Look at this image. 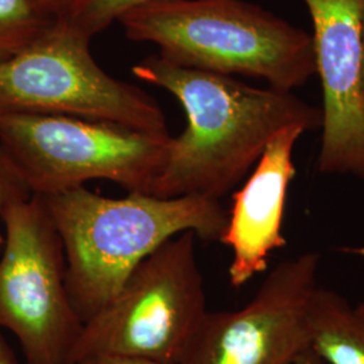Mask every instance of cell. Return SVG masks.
<instances>
[{
    "label": "cell",
    "mask_w": 364,
    "mask_h": 364,
    "mask_svg": "<svg viewBox=\"0 0 364 364\" xmlns=\"http://www.w3.org/2000/svg\"><path fill=\"white\" fill-rule=\"evenodd\" d=\"M313 23L316 73L321 81L323 174L364 180V99L360 22L364 0H304Z\"/></svg>",
    "instance_id": "9c48e42d"
},
{
    "label": "cell",
    "mask_w": 364,
    "mask_h": 364,
    "mask_svg": "<svg viewBox=\"0 0 364 364\" xmlns=\"http://www.w3.org/2000/svg\"><path fill=\"white\" fill-rule=\"evenodd\" d=\"M170 134L69 115H0V144L33 195H58L91 180L153 195Z\"/></svg>",
    "instance_id": "277c9868"
},
{
    "label": "cell",
    "mask_w": 364,
    "mask_h": 364,
    "mask_svg": "<svg viewBox=\"0 0 364 364\" xmlns=\"http://www.w3.org/2000/svg\"><path fill=\"white\" fill-rule=\"evenodd\" d=\"M156 1L165 0H66L55 16L78 33L93 38L124 14Z\"/></svg>",
    "instance_id": "4fadbf2b"
},
{
    "label": "cell",
    "mask_w": 364,
    "mask_h": 364,
    "mask_svg": "<svg viewBox=\"0 0 364 364\" xmlns=\"http://www.w3.org/2000/svg\"><path fill=\"white\" fill-rule=\"evenodd\" d=\"M54 18L31 0H0V63L26 49L48 30Z\"/></svg>",
    "instance_id": "7c38bea8"
},
{
    "label": "cell",
    "mask_w": 364,
    "mask_h": 364,
    "mask_svg": "<svg viewBox=\"0 0 364 364\" xmlns=\"http://www.w3.org/2000/svg\"><path fill=\"white\" fill-rule=\"evenodd\" d=\"M31 1L43 13L55 16L61 10V7L65 4L66 0H31Z\"/></svg>",
    "instance_id": "2e32d148"
},
{
    "label": "cell",
    "mask_w": 364,
    "mask_h": 364,
    "mask_svg": "<svg viewBox=\"0 0 364 364\" xmlns=\"http://www.w3.org/2000/svg\"><path fill=\"white\" fill-rule=\"evenodd\" d=\"M77 364H156L136 359V358H127V356H117V355H92L88 358H84Z\"/></svg>",
    "instance_id": "9a60e30c"
},
{
    "label": "cell",
    "mask_w": 364,
    "mask_h": 364,
    "mask_svg": "<svg viewBox=\"0 0 364 364\" xmlns=\"http://www.w3.org/2000/svg\"><path fill=\"white\" fill-rule=\"evenodd\" d=\"M43 198L64 245L69 299L82 323L171 237L192 231L204 242H220L228 219L221 200L207 196L112 198L80 186Z\"/></svg>",
    "instance_id": "7a4b0ae2"
},
{
    "label": "cell",
    "mask_w": 364,
    "mask_h": 364,
    "mask_svg": "<svg viewBox=\"0 0 364 364\" xmlns=\"http://www.w3.org/2000/svg\"><path fill=\"white\" fill-rule=\"evenodd\" d=\"M311 350L326 364H364V304L321 287L309 308Z\"/></svg>",
    "instance_id": "8fae6325"
},
{
    "label": "cell",
    "mask_w": 364,
    "mask_h": 364,
    "mask_svg": "<svg viewBox=\"0 0 364 364\" xmlns=\"http://www.w3.org/2000/svg\"><path fill=\"white\" fill-rule=\"evenodd\" d=\"M360 37H362V92H363L364 99V6L362 22H360Z\"/></svg>",
    "instance_id": "d6986e66"
},
{
    "label": "cell",
    "mask_w": 364,
    "mask_h": 364,
    "mask_svg": "<svg viewBox=\"0 0 364 364\" xmlns=\"http://www.w3.org/2000/svg\"><path fill=\"white\" fill-rule=\"evenodd\" d=\"M318 266L317 252L285 259L242 309L207 312L180 364H293L311 348Z\"/></svg>",
    "instance_id": "ba28073f"
},
{
    "label": "cell",
    "mask_w": 364,
    "mask_h": 364,
    "mask_svg": "<svg viewBox=\"0 0 364 364\" xmlns=\"http://www.w3.org/2000/svg\"><path fill=\"white\" fill-rule=\"evenodd\" d=\"M0 328L27 364H70L84 323L66 289L64 245L42 196L0 208Z\"/></svg>",
    "instance_id": "52a82bcc"
},
{
    "label": "cell",
    "mask_w": 364,
    "mask_h": 364,
    "mask_svg": "<svg viewBox=\"0 0 364 364\" xmlns=\"http://www.w3.org/2000/svg\"><path fill=\"white\" fill-rule=\"evenodd\" d=\"M134 76L181 105L186 127L170 138L153 195L221 200L243 181L279 131L321 126V111L293 92L255 88L232 76L171 64L156 55L132 66Z\"/></svg>",
    "instance_id": "6da1fadb"
},
{
    "label": "cell",
    "mask_w": 364,
    "mask_h": 364,
    "mask_svg": "<svg viewBox=\"0 0 364 364\" xmlns=\"http://www.w3.org/2000/svg\"><path fill=\"white\" fill-rule=\"evenodd\" d=\"M33 196L26 181L11 158L0 144V208L18 201H25ZM4 245V235L0 234V252Z\"/></svg>",
    "instance_id": "5bb4252c"
},
{
    "label": "cell",
    "mask_w": 364,
    "mask_h": 364,
    "mask_svg": "<svg viewBox=\"0 0 364 364\" xmlns=\"http://www.w3.org/2000/svg\"><path fill=\"white\" fill-rule=\"evenodd\" d=\"M127 38L171 64L243 75L291 92L316 75L312 34L245 0H165L124 14Z\"/></svg>",
    "instance_id": "3957f363"
},
{
    "label": "cell",
    "mask_w": 364,
    "mask_h": 364,
    "mask_svg": "<svg viewBox=\"0 0 364 364\" xmlns=\"http://www.w3.org/2000/svg\"><path fill=\"white\" fill-rule=\"evenodd\" d=\"M195 232L156 248L103 309L84 323L70 364L92 355H117L180 364L207 314Z\"/></svg>",
    "instance_id": "5b68a950"
},
{
    "label": "cell",
    "mask_w": 364,
    "mask_h": 364,
    "mask_svg": "<svg viewBox=\"0 0 364 364\" xmlns=\"http://www.w3.org/2000/svg\"><path fill=\"white\" fill-rule=\"evenodd\" d=\"M293 364H326L318 356L316 352L312 351L311 348L302 352L299 358L293 362Z\"/></svg>",
    "instance_id": "ac0fdd59"
},
{
    "label": "cell",
    "mask_w": 364,
    "mask_h": 364,
    "mask_svg": "<svg viewBox=\"0 0 364 364\" xmlns=\"http://www.w3.org/2000/svg\"><path fill=\"white\" fill-rule=\"evenodd\" d=\"M0 364H19L9 343L0 333Z\"/></svg>",
    "instance_id": "e0dca14e"
},
{
    "label": "cell",
    "mask_w": 364,
    "mask_h": 364,
    "mask_svg": "<svg viewBox=\"0 0 364 364\" xmlns=\"http://www.w3.org/2000/svg\"><path fill=\"white\" fill-rule=\"evenodd\" d=\"M305 132L299 126L279 131L232 195L220 243L232 252L228 277L234 287L264 273L272 254L287 246L282 223L289 186L297 173L293 154Z\"/></svg>",
    "instance_id": "30bf717a"
},
{
    "label": "cell",
    "mask_w": 364,
    "mask_h": 364,
    "mask_svg": "<svg viewBox=\"0 0 364 364\" xmlns=\"http://www.w3.org/2000/svg\"><path fill=\"white\" fill-rule=\"evenodd\" d=\"M91 41L55 16L26 49L0 63V115H69L169 132L150 95L96 63Z\"/></svg>",
    "instance_id": "8992f818"
}]
</instances>
